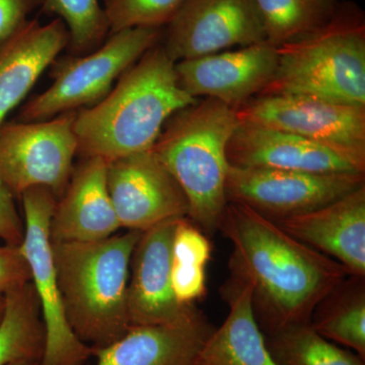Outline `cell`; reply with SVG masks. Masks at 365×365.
<instances>
[{"mask_svg":"<svg viewBox=\"0 0 365 365\" xmlns=\"http://www.w3.org/2000/svg\"><path fill=\"white\" fill-rule=\"evenodd\" d=\"M107 167L103 158H83L73 168L50 220L51 242L102 241L121 228L108 190Z\"/></svg>","mask_w":365,"mask_h":365,"instance_id":"obj_16","label":"cell"},{"mask_svg":"<svg viewBox=\"0 0 365 365\" xmlns=\"http://www.w3.org/2000/svg\"><path fill=\"white\" fill-rule=\"evenodd\" d=\"M218 230L232 245L230 278L252 287L264 335L311 323L321 300L349 275L246 204L227 201Z\"/></svg>","mask_w":365,"mask_h":365,"instance_id":"obj_1","label":"cell"},{"mask_svg":"<svg viewBox=\"0 0 365 365\" xmlns=\"http://www.w3.org/2000/svg\"><path fill=\"white\" fill-rule=\"evenodd\" d=\"M162 37L160 28L128 29L112 34L88 55L63 60L55 68L52 85L21 107L19 120L44 121L97 104Z\"/></svg>","mask_w":365,"mask_h":365,"instance_id":"obj_6","label":"cell"},{"mask_svg":"<svg viewBox=\"0 0 365 365\" xmlns=\"http://www.w3.org/2000/svg\"><path fill=\"white\" fill-rule=\"evenodd\" d=\"M277 48L266 42L177 62L180 86L193 98H213L237 110L258 96L277 68Z\"/></svg>","mask_w":365,"mask_h":365,"instance_id":"obj_14","label":"cell"},{"mask_svg":"<svg viewBox=\"0 0 365 365\" xmlns=\"http://www.w3.org/2000/svg\"><path fill=\"white\" fill-rule=\"evenodd\" d=\"M20 199L25 215L20 248L30 266L45 328L40 365H83L93 356V348L79 340L69 326L53 260L49 225L57 198L46 187H34Z\"/></svg>","mask_w":365,"mask_h":365,"instance_id":"obj_8","label":"cell"},{"mask_svg":"<svg viewBox=\"0 0 365 365\" xmlns=\"http://www.w3.org/2000/svg\"><path fill=\"white\" fill-rule=\"evenodd\" d=\"M262 42L265 29L255 0H185L162 46L177 63Z\"/></svg>","mask_w":365,"mask_h":365,"instance_id":"obj_11","label":"cell"},{"mask_svg":"<svg viewBox=\"0 0 365 365\" xmlns=\"http://www.w3.org/2000/svg\"><path fill=\"white\" fill-rule=\"evenodd\" d=\"M277 48V68L258 96H299L365 107V21L343 2L325 26Z\"/></svg>","mask_w":365,"mask_h":365,"instance_id":"obj_5","label":"cell"},{"mask_svg":"<svg viewBox=\"0 0 365 365\" xmlns=\"http://www.w3.org/2000/svg\"><path fill=\"white\" fill-rule=\"evenodd\" d=\"M365 185V174H316L230 165L227 201L246 204L264 217L279 222L311 212Z\"/></svg>","mask_w":365,"mask_h":365,"instance_id":"obj_10","label":"cell"},{"mask_svg":"<svg viewBox=\"0 0 365 365\" xmlns=\"http://www.w3.org/2000/svg\"><path fill=\"white\" fill-rule=\"evenodd\" d=\"M68 44V30L60 19L29 20L0 41V126Z\"/></svg>","mask_w":365,"mask_h":365,"instance_id":"obj_19","label":"cell"},{"mask_svg":"<svg viewBox=\"0 0 365 365\" xmlns=\"http://www.w3.org/2000/svg\"><path fill=\"white\" fill-rule=\"evenodd\" d=\"M180 218L144 230L136 242L127 290L131 326L176 323L196 312L194 304H179L173 292L172 247Z\"/></svg>","mask_w":365,"mask_h":365,"instance_id":"obj_13","label":"cell"},{"mask_svg":"<svg viewBox=\"0 0 365 365\" xmlns=\"http://www.w3.org/2000/svg\"><path fill=\"white\" fill-rule=\"evenodd\" d=\"M365 277L348 275L314 309L311 325L365 359Z\"/></svg>","mask_w":365,"mask_h":365,"instance_id":"obj_22","label":"cell"},{"mask_svg":"<svg viewBox=\"0 0 365 365\" xmlns=\"http://www.w3.org/2000/svg\"><path fill=\"white\" fill-rule=\"evenodd\" d=\"M42 4L43 0H0V41L25 25L29 16Z\"/></svg>","mask_w":365,"mask_h":365,"instance_id":"obj_30","label":"cell"},{"mask_svg":"<svg viewBox=\"0 0 365 365\" xmlns=\"http://www.w3.org/2000/svg\"><path fill=\"white\" fill-rule=\"evenodd\" d=\"M25 225L19 215L14 196L0 182V240L9 246L20 247Z\"/></svg>","mask_w":365,"mask_h":365,"instance_id":"obj_29","label":"cell"},{"mask_svg":"<svg viewBox=\"0 0 365 365\" xmlns=\"http://www.w3.org/2000/svg\"><path fill=\"white\" fill-rule=\"evenodd\" d=\"M185 0H103L109 36L135 28L167 26Z\"/></svg>","mask_w":365,"mask_h":365,"instance_id":"obj_27","label":"cell"},{"mask_svg":"<svg viewBox=\"0 0 365 365\" xmlns=\"http://www.w3.org/2000/svg\"><path fill=\"white\" fill-rule=\"evenodd\" d=\"M235 113L240 122L302 137L365 172V107L299 96H257Z\"/></svg>","mask_w":365,"mask_h":365,"instance_id":"obj_9","label":"cell"},{"mask_svg":"<svg viewBox=\"0 0 365 365\" xmlns=\"http://www.w3.org/2000/svg\"><path fill=\"white\" fill-rule=\"evenodd\" d=\"M211 257L207 235L188 217L180 218L172 247V287L179 304L188 306L206 294V271Z\"/></svg>","mask_w":365,"mask_h":365,"instance_id":"obj_24","label":"cell"},{"mask_svg":"<svg viewBox=\"0 0 365 365\" xmlns=\"http://www.w3.org/2000/svg\"><path fill=\"white\" fill-rule=\"evenodd\" d=\"M227 319L215 328L194 365H278L266 345L252 304V287L230 278L222 285Z\"/></svg>","mask_w":365,"mask_h":365,"instance_id":"obj_20","label":"cell"},{"mask_svg":"<svg viewBox=\"0 0 365 365\" xmlns=\"http://www.w3.org/2000/svg\"><path fill=\"white\" fill-rule=\"evenodd\" d=\"M107 185L118 220L144 232L172 218L188 217L184 192L153 150L108 163Z\"/></svg>","mask_w":365,"mask_h":365,"instance_id":"obj_12","label":"cell"},{"mask_svg":"<svg viewBox=\"0 0 365 365\" xmlns=\"http://www.w3.org/2000/svg\"><path fill=\"white\" fill-rule=\"evenodd\" d=\"M42 11L66 24L69 44L76 54L97 49L109 37V26L98 0H43Z\"/></svg>","mask_w":365,"mask_h":365,"instance_id":"obj_26","label":"cell"},{"mask_svg":"<svg viewBox=\"0 0 365 365\" xmlns=\"http://www.w3.org/2000/svg\"><path fill=\"white\" fill-rule=\"evenodd\" d=\"M0 321V365L39 362L45 347V328L32 281L4 294Z\"/></svg>","mask_w":365,"mask_h":365,"instance_id":"obj_21","label":"cell"},{"mask_svg":"<svg viewBox=\"0 0 365 365\" xmlns=\"http://www.w3.org/2000/svg\"><path fill=\"white\" fill-rule=\"evenodd\" d=\"M11 365H40V364H39V362L23 361V362H16V364H13Z\"/></svg>","mask_w":365,"mask_h":365,"instance_id":"obj_32","label":"cell"},{"mask_svg":"<svg viewBox=\"0 0 365 365\" xmlns=\"http://www.w3.org/2000/svg\"><path fill=\"white\" fill-rule=\"evenodd\" d=\"M215 327L196 309L188 318L163 325L131 326L123 337L93 348L96 365H194Z\"/></svg>","mask_w":365,"mask_h":365,"instance_id":"obj_18","label":"cell"},{"mask_svg":"<svg viewBox=\"0 0 365 365\" xmlns=\"http://www.w3.org/2000/svg\"><path fill=\"white\" fill-rule=\"evenodd\" d=\"M345 0H255L266 41L279 47L325 26Z\"/></svg>","mask_w":365,"mask_h":365,"instance_id":"obj_23","label":"cell"},{"mask_svg":"<svg viewBox=\"0 0 365 365\" xmlns=\"http://www.w3.org/2000/svg\"><path fill=\"white\" fill-rule=\"evenodd\" d=\"M264 336L278 365H365V359L352 350L322 337L311 323L287 327Z\"/></svg>","mask_w":365,"mask_h":365,"instance_id":"obj_25","label":"cell"},{"mask_svg":"<svg viewBox=\"0 0 365 365\" xmlns=\"http://www.w3.org/2000/svg\"><path fill=\"white\" fill-rule=\"evenodd\" d=\"M283 230L365 277V185L311 212L276 222Z\"/></svg>","mask_w":365,"mask_h":365,"instance_id":"obj_17","label":"cell"},{"mask_svg":"<svg viewBox=\"0 0 365 365\" xmlns=\"http://www.w3.org/2000/svg\"><path fill=\"white\" fill-rule=\"evenodd\" d=\"M237 124L235 110L205 98L175 113L151 148L184 192L189 220L209 237L227 204V145Z\"/></svg>","mask_w":365,"mask_h":365,"instance_id":"obj_4","label":"cell"},{"mask_svg":"<svg viewBox=\"0 0 365 365\" xmlns=\"http://www.w3.org/2000/svg\"><path fill=\"white\" fill-rule=\"evenodd\" d=\"M4 307H6V297H4V294H0V321L4 317Z\"/></svg>","mask_w":365,"mask_h":365,"instance_id":"obj_31","label":"cell"},{"mask_svg":"<svg viewBox=\"0 0 365 365\" xmlns=\"http://www.w3.org/2000/svg\"><path fill=\"white\" fill-rule=\"evenodd\" d=\"M175 66L158 43L120 76L103 100L76 111L78 153L109 163L150 150L165 122L198 101L182 90Z\"/></svg>","mask_w":365,"mask_h":365,"instance_id":"obj_2","label":"cell"},{"mask_svg":"<svg viewBox=\"0 0 365 365\" xmlns=\"http://www.w3.org/2000/svg\"><path fill=\"white\" fill-rule=\"evenodd\" d=\"M139 230L96 242H51L55 272L72 331L91 348H103L130 328L127 290Z\"/></svg>","mask_w":365,"mask_h":365,"instance_id":"obj_3","label":"cell"},{"mask_svg":"<svg viewBox=\"0 0 365 365\" xmlns=\"http://www.w3.org/2000/svg\"><path fill=\"white\" fill-rule=\"evenodd\" d=\"M32 281L30 266L20 247L0 246V294Z\"/></svg>","mask_w":365,"mask_h":365,"instance_id":"obj_28","label":"cell"},{"mask_svg":"<svg viewBox=\"0 0 365 365\" xmlns=\"http://www.w3.org/2000/svg\"><path fill=\"white\" fill-rule=\"evenodd\" d=\"M235 168H265L316 173L365 174L347 158L302 137L262 125L240 122L227 145Z\"/></svg>","mask_w":365,"mask_h":365,"instance_id":"obj_15","label":"cell"},{"mask_svg":"<svg viewBox=\"0 0 365 365\" xmlns=\"http://www.w3.org/2000/svg\"><path fill=\"white\" fill-rule=\"evenodd\" d=\"M76 112L34 122H4L0 126V182L14 196L34 187L63 195L78 153L73 131Z\"/></svg>","mask_w":365,"mask_h":365,"instance_id":"obj_7","label":"cell"}]
</instances>
